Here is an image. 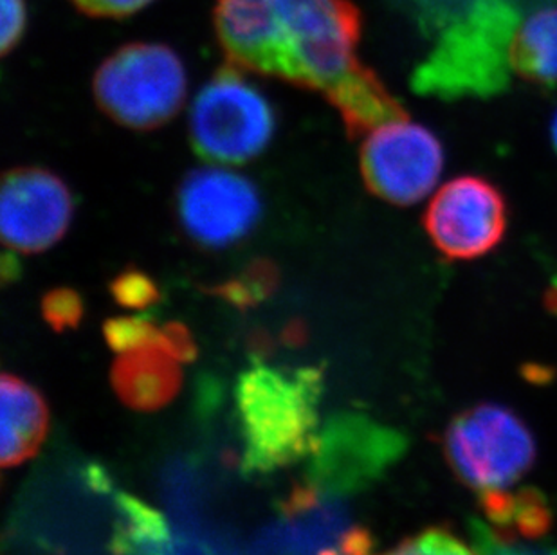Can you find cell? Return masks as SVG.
Instances as JSON below:
<instances>
[{"label": "cell", "mask_w": 557, "mask_h": 555, "mask_svg": "<svg viewBox=\"0 0 557 555\" xmlns=\"http://www.w3.org/2000/svg\"><path fill=\"white\" fill-rule=\"evenodd\" d=\"M323 373L255 362L235 390L243 439V471L271 474L295 466L320 445Z\"/></svg>", "instance_id": "6da1fadb"}, {"label": "cell", "mask_w": 557, "mask_h": 555, "mask_svg": "<svg viewBox=\"0 0 557 555\" xmlns=\"http://www.w3.org/2000/svg\"><path fill=\"white\" fill-rule=\"evenodd\" d=\"M518 27L520 15L507 0H474L419 65L413 89L444 100L504 90L512 74L509 51Z\"/></svg>", "instance_id": "7a4b0ae2"}, {"label": "cell", "mask_w": 557, "mask_h": 555, "mask_svg": "<svg viewBox=\"0 0 557 555\" xmlns=\"http://www.w3.org/2000/svg\"><path fill=\"white\" fill-rule=\"evenodd\" d=\"M271 2L284 51L282 78L331 98L367 69L356 54L363 18L350 0Z\"/></svg>", "instance_id": "3957f363"}, {"label": "cell", "mask_w": 557, "mask_h": 555, "mask_svg": "<svg viewBox=\"0 0 557 555\" xmlns=\"http://www.w3.org/2000/svg\"><path fill=\"white\" fill-rule=\"evenodd\" d=\"M451 471L479 496L515 488L536 461V439L520 415L495 403L474 404L447 425Z\"/></svg>", "instance_id": "277c9868"}, {"label": "cell", "mask_w": 557, "mask_h": 555, "mask_svg": "<svg viewBox=\"0 0 557 555\" xmlns=\"http://www.w3.org/2000/svg\"><path fill=\"white\" fill-rule=\"evenodd\" d=\"M95 95L101 111L117 123L136 131L156 128L185 103V67L166 46L128 44L101 63Z\"/></svg>", "instance_id": "5b68a950"}, {"label": "cell", "mask_w": 557, "mask_h": 555, "mask_svg": "<svg viewBox=\"0 0 557 555\" xmlns=\"http://www.w3.org/2000/svg\"><path fill=\"white\" fill-rule=\"evenodd\" d=\"M273 132V109L237 65L221 69L189 112L191 145L211 163H248L265 150Z\"/></svg>", "instance_id": "8992f818"}, {"label": "cell", "mask_w": 557, "mask_h": 555, "mask_svg": "<svg viewBox=\"0 0 557 555\" xmlns=\"http://www.w3.org/2000/svg\"><path fill=\"white\" fill-rule=\"evenodd\" d=\"M442 170L444 148L438 137L410 118L386 123L364 137V184L389 205H417L435 188Z\"/></svg>", "instance_id": "52a82bcc"}, {"label": "cell", "mask_w": 557, "mask_h": 555, "mask_svg": "<svg viewBox=\"0 0 557 555\" xmlns=\"http://www.w3.org/2000/svg\"><path fill=\"white\" fill-rule=\"evenodd\" d=\"M507 224L504 194L479 175L451 178L436 192L424 213V230L447 260L485 257L502 244Z\"/></svg>", "instance_id": "ba28073f"}, {"label": "cell", "mask_w": 557, "mask_h": 555, "mask_svg": "<svg viewBox=\"0 0 557 555\" xmlns=\"http://www.w3.org/2000/svg\"><path fill=\"white\" fill-rule=\"evenodd\" d=\"M181 224L197 244L227 247L248 235L260 217L257 189L238 173L200 168L177 195Z\"/></svg>", "instance_id": "9c48e42d"}, {"label": "cell", "mask_w": 557, "mask_h": 555, "mask_svg": "<svg viewBox=\"0 0 557 555\" xmlns=\"http://www.w3.org/2000/svg\"><path fill=\"white\" fill-rule=\"evenodd\" d=\"M73 197L62 178L42 168L8 173L0 195V231L11 251L40 252L65 235Z\"/></svg>", "instance_id": "30bf717a"}, {"label": "cell", "mask_w": 557, "mask_h": 555, "mask_svg": "<svg viewBox=\"0 0 557 555\" xmlns=\"http://www.w3.org/2000/svg\"><path fill=\"white\" fill-rule=\"evenodd\" d=\"M215 29L232 65L282 78L284 51L271 0H216Z\"/></svg>", "instance_id": "8fae6325"}, {"label": "cell", "mask_w": 557, "mask_h": 555, "mask_svg": "<svg viewBox=\"0 0 557 555\" xmlns=\"http://www.w3.org/2000/svg\"><path fill=\"white\" fill-rule=\"evenodd\" d=\"M117 397L136 411L169 406L183 383L181 361L163 346L145 345L122 351L111 372Z\"/></svg>", "instance_id": "7c38bea8"}, {"label": "cell", "mask_w": 557, "mask_h": 555, "mask_svg": "<svg viewBox=\"0 0 557 555\" xmlns=\"http://www.w3.org/2000/svg\"><path fill=\"white\" fill-rule=\"evenodd\" d=\"M2 398V467H16L37 455L49 425L48 404L32 384L4 373L0 381Z\"/></svg>", "instance_id": "4fadbf2b"}, {"label": "cell", "mask_w": 557, "mask_h": 555, "mask_svg": "<svg viewBox=\"0 0 557 555\" xmlns=\"http://www.w3.org/2000/svg\"><path fill=\"white\" fill-rule=\"evenodd\" d=\"M509 62L512 74L529 84H557V5L520 24L510 44Z\"/></svg>", "instance_id": "5bb4252c"}, {"label": "cell", "mask_w": 557, "mask_h": 555, "mask_svg": "<svg viewBox=\"0 0 557 555\" xmlns=\"http://www.w3.org/2000/svg\"><path fill=\"white\" fill-rule=\"evenodd\" d=\"M480 505L495 534L510 540H537L550 529V508L534 489L504 491L480 496Z\"/></svg>", "instance_id": "9a60e30c"}, {"label": "cell", "mask_w": 557, "mask_h": 555, "mask_svg": "<svg viewBox=\"0 0 557 555\" xmlns=\"http://www.w3.org/2000/svg\"><path fill=\"white\" fill-rule=\"evenodd\" d=\"M278 282V273L271 262H255L240 276L227 280L213 288L216 296L235 307H251L268 298Z\"/></svg>", "instance_id": "2e32d148"}, {"label": "cell", "mask_w": 557, "mask_h": 555, "mask_svg": "<svg viewBox=\"0 0 557 555\" xmlns=\"http://www.w3.org/2000/svg\"><path fill=\"white\" fill-rule=\"evenodd\" d=\"M103 332H106L107 343L117 354L145 345H159L163 346L164 350H169L166 329L164 325H156L147 316L107 321Z\"/></svg>", "instance_id": "e0dca14e"}, {"label": "cell", "mask_w": 557, "mask_h": 555, "mask_svg": "<svg viewBox=\"0 0 557 555\" xmlns=\"http://www.w3.org/2000/svg\"><path fill=\"white\" fill-rule=\"evenodd\" d=\"M372 555V554H370ZM379 555H480L476 548L466 545L451 530L442 527L422 530L400 541L399 545Z\"/></svg>", "instance_id": "ac0fdd59"}, {"label": "cell", "mask_w": 557, "mask_h": 555, "mask_svg": "<svg viewBox=\"0 0 557 555\" xmlns=\"http://www.w3.org/2000/svg\"><path fill=\"white\" fill-rule=\"evenodd\" d=\"M473 545L480 555H557V548L548 545H534L532 540H510L495 534L480 519L471 521Z\"/></svg>", "instance_id": "d6986e66"}, {"label": "cell", "mask_w": 557, "mask_h": 555, "mask_svg": "<svg viewBox=\"0 0 557 555\" xmlns=\"http://www.w3.org/2000/svg\"><path fill=\"white\" fill-rule=\"evenodd\" d=\"M111 293L117 304L128 309H147L159 301L158 285L153 283L152 278L136 269L117 274L112 280Z\"/></svg>", "instance_id": "ffe728a7"}, {"label": "cell", "mask_w": 557, "mask_h": 555, "mask_svg": "<svg viewBox=\"0 0 557 555\" xmlns=\"http://www.w3.org/2000/svg\"><path fill=\"white\" fill-rule=\"evenodd\" d=\"M44 320L57 332L76 329L84 318V301L71 288H54L44 296Z\"/></svg>", "instance_id": "44dd1931"}, {"label": "cell", "mask_w": 557, "mask_h": 555, "mask_svg": "<svg viewBox=\"0 0 557 555\" xmlns=\"http://www.w3.org/2000/svg\"><path fill=\"white\" fill-rule=\"evenodd\" d=\"M27 10L26 0H2V37L0 48L2 53H10L21 42L22 35L26 32Z\"/></svg>", "instance_id": "7402d4cb"}, {"label": "cell", "mask_w": 557, "mask_h": 555, "mask_svg": "<svg viewBox=\"0 0 557 555\" xmlns=\"http://www.w3.org/2000/svg\"><path fill=\"white\" fill-rule=\"evenodd\" d=\"M71 2L84 15L123 18V16L134 15L143 8H147L152 0H71Z\"/></svg>", "instance_id": "603a6c76"}, {"label": "cell", "mask_w": 557, "mask_h": 555, "mask_svg": "<svg viewBox=\"0 0 557 555\" xmlns=\"http://www.w3.org/2000/svg\"><path fill=\"white\" fill-rule=\"evenodd\" d=\"M0 273H2V280H4V282H11V280H15V278L21 274V263L16 260L15 251L4 252Z\"/></svg>", "instance_id": "cb8c5ba5"}, {"label": "cell", "mask_w": 557, "mask_h": 555, "mask_svg": "<svg viewBox=\"0 0 557 555\" xmlns=\"http://www.w3.org/2000/svg\"><path fill=\"white\" fill-rule=\"evenodd\" d=\"M550 139H553L554 150L557 152V111L554 114L553 123H550Z\"/></svg>", "instance_id": "d4e9b609"}]
</instances>
